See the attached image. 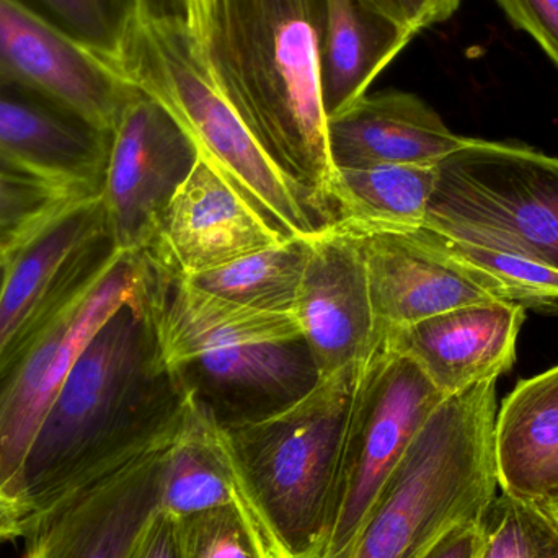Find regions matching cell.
<instances>
[{
	"label": "cell",
	"mask_w": 558,
	"mask_h": 558,
	"mask_svg": "<svg viewBox=\"0 0 558 558\" xmlns=\"http://www.w3.org/2000/svg\"><path fill=\"white\" fill-rule=\"evenodd\" d=\"M196 160L195 144L172 114L137 90L111 131L100 196L117 252L149 251Z\"/></svg>",
	"instance_id": "obj_10"
},
{
	"label": "cell",
	"mask_w": 558,
	"mask_h": 558,
	"mask_svg": "<svg viewBox=\"0 0 558 558\" xmlns=\"http://www.w3.org/2000/svg\"><path fill=\"white\" fill-rule=\"evenodd\" d=\"M225 177L198 156L146 251L160 267L192 278L286 241Z\"/></svg>",
	"instance_id": "obj_14"
},
{
	"label": "cell",
	"mask_w": 558,
	"mask_h": 558,
	"mask_svg": "<svg viewBox=\"0 0 558 558\" xmlns=\"http://www.w3.org/2000/svg\"><path fill=\"white\" fill-rule=\"evenodd\" d=\"M357 367L318 379L278 412L225 426L248 490L284 558L320 557Z\"/></svg>",
	"instance_id": "obj_5"
},
{
	"label": "cell",
	"mask_w": 558,
	"mask_h": 558,
	"mask_svg": "<svg viewBox=\"0 0 558 558\" xmlns=\"http://www.w3.org/2000/svg\"><path fill=\"white\" fill-rule=\"evenodd\" d=\"M117 255L101 198L69 206L9 258L0 289V371L85 294Z\"/></svg>",
	"instance_id": "obj_9"
},
{
	"label": "cell",
	"mask_w": 558,
	"mask_h": 558,
	"mask_svg": "<svg viewBox=\"0 0 558 558\" xmlns=\"http://www.w3.org/2000/svg\"><path fill=\"white\" fill-rule=\"evenodd\" d=\"M498 485L543 500L558 487V366L521 380L497 415Z\"/></svg>",
	"instance_id": "obj_22"
},
{
	"label": "cell",
	"mask_w": 558,
	"mask_h": 558,
	"mask_svg": "<svg viewBox=\"0 0 558 558\" xmlns=\"http://www.w3.org/2000/svg\"><path fill=\"white\" fill-rule=\"evenodd\" d=\"M175 373L226 428L291 405L320 379L304 340L232 344Z\"/></svg>",
	"instance_id": "obj_18"
},
{
	"label": "cell",
	"mask_w": 558,
	"mask_h": 558,
	"mask_svg": "<svg viewBox=\"0 0 558 558\" xmlns=\"http://www.w3.org/2000/svg\"><path fill=\"white\" fill-rule=\"evenodd\" d=\"M514 28L526 32L558 69V0H495Z\"/></svg>",
	"instance_id": "obj_30"
},
{
	"label": "cell",
	"mask_w": 558,
	"mask_h": 558,
	"mask_svg": "<svg viewBox=\"0 0 558 558\" xmlns=\"http://www.w3.org/2000/svg\"><path fill=\"white\" fill-rule=\"evenodd\" d=\"M175 524L180 558H277L234 508L193 514Z\"/></svg>",
	"instance_id": "obj_28"
},
{
	"label": "cell",
	"mask_w": 558,
	"mask_h": 558,
	"mask_svg": "<svg viewBox=\"0 0 558 558\" xmlns=\"http://www.w3.org/2000/svg\"><path fill=\"white\" fill-rule=\"evenodd\" d=\"M294 315L320 379L360 366L380 341L360 242L333 222L307 238Z\"/></svg>",
	"instance_id": "obj_13"
},
{
	"label": "cell",
	"mask_w": 558,
	"mask_h": 558,
	"mask_svg": "<svg viewBox=\"0 0 558 558\" xmlns=\"http://www.w3.org/2000/svg\"><path fill=\"white\" fill-rule=\"evenodd\" d=\"M167 441L33 517L25 558H126L159 497Z\"/></svg>",
	"instance_id": "obj_12"
},
{
	"label": "cell",
	"mask_w": 558,
	"mask_h": 558,
	"mask_svg": "<svg viewBox=\"0 0 558 558\" xmlns=\"http://www.w3.org/2000/svg\"><path fill=\"white\" fill-rule=\"evenodd\" d=\"M484 549L481 523H468L446 534L426 558H478Z\"/></svg>",
	"instance_id": "obj_34"
},
{
	"label": "cell",
	"mask_w": 558,
	"mask_h": 558,
	"mask_svg": "<svg viewBox=\"0 0 558 558\" xmlns=\"http://www.w3.org/2000/svg\"><path fill=\"white\" fill-rule=\"evenodd\" d=\"M147 271L146 252H117L94 286L0 371V494L23 500L29 448L72 364L98 328L140 291Z\"/></svg>",
	"instance_id": "obj_8"
},
{
	"label": "cell",
	"mask_w": 558,
	"mask_h": 558,
	"mask_svg": "<svg viewBox=\"0 0 558 558\" xmlns=\"http://www.w3.org/2000/svg\"><path fill=\"white\" fill-rule=\"evenodd\" d=\"M445 399L409 356L380 338L354 377L333 508L318 558H330L350 543L387 478Z\"/></svg>",
	"instance_id": "obj_7"
},
{
	"label": "cell",
	"mask_w": 558,
	"mask_h": 558,
	"mask_svg": "<svg viewBox=\"0 0 558 558\" xmlns=\"http://www.w3.org/2000/svg\"><path fill=\"white\" fill-rule=\"evenodd\" d=\"M415 36L367 0H324L320 84L327 118L363 98Z\"/></svg>",
	"instance_id": "obj_21"
},
{
	"label": "cell",
	"mask_w": 558,
	"mask_h": 558,
	"mask_svg": "<svg viewBox=\"0 0 558 558\" xmlns=\"http://www.w3.org/2000/svg\"><path fill=\"white\" fill-rule=\"evenodd\" d=\"M81 202L85 199L35 177L0 170V260L12 257L52 219Z\"/></svg>",
	"instance_id": "obj_27"
},
{
	"label": "cell",
	"mask_w": 558,
	"mask_h": 558,
	"mask_svg": "<svg viewBox=\"0 0 558 558\" xmlns=\"http://www.w3.org/2000/svg\"><path fill=\"white\" fill-rule=\"evenodd\" d=\"M0 82L110 133L137 88L61 29L0 0Z\"/></svg>",
	"instance_id": "obj_11"
},
{
	"label": "cell",
	"mask_w": 558,
	"mask_h": 558,
	"mask_svg": "<svg viewBox=\"0 0 558 558\" xmlns=\"http://www.w3.org/2000/svg\"><path fill=\"white\" fill-rule=\"evenodd\" d=\"M356 239L379 338L465 305L508 302L497 282L462 267L416 232Z\"/></svg>",
	"instance_id": "obj_15"
},
{
	"label": "cell",
	"mask_w": 558,
	"mask_h": 558,
	"mask_svg": "<svg viewBox=\"0 0 558 558\" xmlns=\"http://www.w3.org/2000/svg\"><path fill=\"white\" fill-rule=\"evenodd\" d=\"M497 380L436 407L350 543L330 558H426L456 527L484 520L500 492Z\"/></svg>",
	"instance_id": "obj_4"
},
{
	"label": "cell",
	"mask_w": 558,
	"mask_h": 558,
	"mask_svg": "<svg viewBox=\"0 0 558 558\" xmlns=\"http://www.w3.org/2000/svg\"><path fill=\"white\" fill-rule=\"evenodd\" d=\"M118 2L123 7L124 15L133 10H141L150 15L180 19L205 46L216 0H118Z\"/></svg>",
	"instance_id": "obj_32"
},
{
	"label": "cell",
	"mask_w": 558,
	"mask_h": 558,
	"mask_svg": "<svg viewBox=\"0 0 558 558\" xmlns=\"http://www.w3.org/2000/svg\"><path fill=\"white\" fill-rule=\"evenodd\" d=\"M218 508L241 511L274 556L284 558L248 490L228 432L190 393L182 420L160 459L157 510L169 520L182 521Z\"/></svg>",
	"instance_id": "obj_19"
},
{
	"label": "cell",
	"mask_w": 558,
	"mask_h": 558,
	"mask_svg": "<svg viewBox=\"0 0 558 558\" xmlns=\"http://www.w3.org/2000/svg\"><path fill=\"white\" fill-rule=\"evenodd\" d=\"M374 9L402 28L418 35L454 15L461 0H367Z\"/></svg>",
	"instance_id": "obj_31"
},
{
	"label": "cell",
	"mask_w": 558,
	"mask_h": 558,
	"mask_svg": "<svg viewBox=\"0 0 558 558\" xmlns=\"http://www.w3.org/2000/svg\"><path fill=\"white\" fill-rule=\"evenodd\" d=\"M536 504L539 505L541 510L558 527V487L556 490L550 492L549 495H546L543 500L536 501Z\"/></svg>",
	"instance_id": "obj_36"
},
{
	"label": "cell",
	"mask_w": 558,
	"mask_h": 558,
	"mask_svg": "<svg viewBox=\"0 0 558 558\" xmlns=\"http://www.w3.org/2000/svg\"><path fill=\"white\" fill-rule=\"evenodd\" d=\"M126 558H180L175 521L154 511Z\"/></svg>",
	"instance_id": "obj_33"
},
{
	"label": "cell",
	"mask_w": 558,
	"mask_h": 558,
	"mask_svg": "<svg viewBox=\"0 0 558 558\" xmlns=\"http://www.w3.org/2000/svg\"><path fill=\"white\" fill-rule=\"evenodd\" d=\"M322 20L324 0H216L205 49L255 140L333 222Z\"/></svg>",
	"instance_id": "obj_2"
},
{
	"label": "cell",
	"mask_w": 558,
	"mask_h": 558,
	"mask_svg": "<svg viewBox=\"0 0 558 558\" xmlns=\"http://www.w3.org/2000/svg\"><path fill=\"white\" fill-rule=\"evenodd\" d=\"M526 308L511 302L465 305L384 335L445 397L498 379L517 360Z\"/></svg>",
	"instance_id": "obj_17"
},
{
	"label": "cell",
	"mask_w": 558,
	"mask_h": 558,
	"mask_svg": "<svg viewBox=\"0 0 558 558\" xmlns=\"http://www.w3.org/2000/svg\"><path fill=\"white\" fill-rule=\"evenodd\" d=\"M307 260V238H292L225 267L185 278L190 284L235 304L294 312Z\"/></svg>",
	"instance_id": "obj_24"
},
{
	"label": "cell",
	"mask_w": 558,
	"mask_h": 558,
	"mask_svg": "<svg viewBox=\"0 0 558 558\" xmlns=\"http://www.w3.org/2000/svg\"><path fill=\"white\" fill-rule=\"evenodd\" d=\"M416 234L462 267L497 282L511 304L558 315V271L553 268L511 252L445 238L425 228Z\"/></svg>",
	"instance_id": "obj_25"
},
{
	"label": "cell",
	"mask_w": 558,
	"mask_h": 558,
	"mask_svg": "<svg viewBox=\"0 0 558 558\" xmlns=\"http://www.w3.org/2000/svg\"><path fill=\"white\" fill-rule=\"evenodd\" d=\"M438 166L335 167L330 209L348 234L409 235L425 225Z\"/></svg>",
	"instance_id": "obj_23"
},
{
	"label": "cell",
	"mask_w": 558,
	"mask_h": 558,
	"mask_svg": "<svg viewBox=\"0 0 558 558\" xmlns=\"http://www.w3.org/2000/svg\"><path fill=\"white\" fill-rule=\"evenodd\" d=\"M423 228L558 271V159L472 137L439 163Z\"/></svg>",
	"instance_id": "obj_6"
},
{
	"label": "cell",
	"mask_w": 558,
	"mask_h": 558,
	"mask_svg": "<svg viewBox=\"0 0 558 558\" xmlns=\"http://www.w3.org/2000/svg\"><path fill=\"white\" fill-rule=\"evenodd\" d=\"M110 61L117 52L124 10L118 0H12Z\"/></svg>",
	"instance_id": "obj_29"
},
{
	"label": "cell",
	"mask_w": 558,
	"mask_h": 558,
	"mask_svg": "<svg viewBox=\"0 0 558 558\" xmlns=\"http://www.w3.org/2000/svg\"><path fill=\"white\" fill-rule=\"evenodd\" d=\"M108 64L162 105L198 156L225 177L284 238L330 225L317 203L265 153L216 81L205 46L185 22L133 10Z\"/></svg>",
	"instance_id": "obj_3"
},
{
	"label": "cell",
	"mask_w": 558,
	"mask_h": 558,
	"mask_svg": "<svg viewBox=\"0 0 558 558\" xmlns=\"http://www.w3.org/2000/svg\"><path fill=\"white\" fill-rule=\"evenodd\" d=\"M111 134L0 82V170L35 177L78 199L100 198Z\"/></svg>",
	"instance_id": "obj_16"
},
{
	"label": "cell",
	"mask_w": 558,
	"mask_h": 558,
	"mask_svg": "<svg viewBox=\"0 0 558 558\" xmlns=\"http://www.w3.org/2000/svg\"><path fill=\"white\" fill-rule=\"evenodd\" d=\"M482 530L478 558H558V527L536 501L498 492Z\"/></svg>",
	"instance_id": "obj_26"
},
{
	"label": "cell",
	"mask_w": 558,
	"mask_h": 558,
	"mask_svg": "<svg viewBox=\"0 0 558 558\" xmlns=\"http://www.w3.org/2000/svg\"><path fill=\"white\" fill-rule=\"evenodd\" d=\"M32 520V508L25 501L0 494V547L23 539Z\"/></svg>",
	"instance_id": "obj_35"
},
{
	"label": "cell",
	"mask_w": 558,
	"mask_h": 558,
	"mask_svg": "<svg viewBox=\"0 0 558 558\" xmlns=\"http://www.w3.org/2000/svg\"><path fill=\"white\" fill-rule=\"evenodd\" d=\"M7 267H9V258L0 260V289H2L3 281H5Z\"/></svg>",
	"instance_id": "obj_37"
},
{
	"label": "cell",
	"mask_w": 558,
	"mask_h": 558,
	"mask_svg": "<svg viewBox=\"0 0 558 558\" xmlns=\"http://www.w3.org/2000/svg\"><path fill=\"white\" fill-rule=\"evenodd\" d=\"M409 92L366 94L328 118L335 167L439 166L471 143Z\"/></svg>",
	"instance_id": "obj_20"
},
{
	"label": "cell",
	"mask_w": 558,
	"mask_h": 558,
	"mask_svg": "<svg viewBox=\"0 0 558 558\" xmlns=\"http://www.w3.org/2000/svg\"><path fill=\"white\" fill-rule=\"evenodd\" d=\"M189 396L160 350L149 257L146 281L85 344L29 448L33 517L167 441Z\"/></svg>",
	"instance_id": "obj_1"
}]
</instances>
